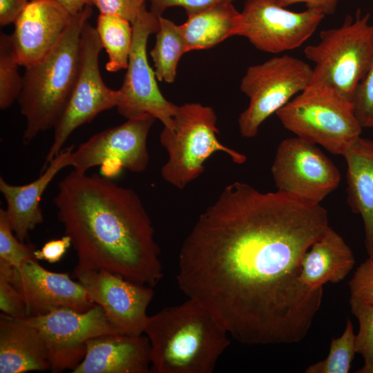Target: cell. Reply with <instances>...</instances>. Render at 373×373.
<instances>
[{"instance_id": "4fadbf2b", "label": "cell", "mask_w": 373, "mask_h": 373, "mask_svg": "<svg viewBox=\"0 0 373 373\" xmlns=\"http://www.w3.org/2000/svg\"><path fill=\"white\" fill-rule=\"evenodd\" d=\"M240 36L258 50L280 53L300 47L316 31L325 15L307 9L296 12L278 0H246Z\"/></svg>"}, {"instance_id": "9a60e30c", "label": "cell", "mask_w": 373, "mask_h": 373, "mask_svg": "<svg viewBox=\"0 0 373 373\" xmlns=\"http://www.w3.org/2000/svg\"><path fill=\"white\" fill-rule=\"evenodd\" d=\"M75 277L120 334H144L149 318L147 308L154 296L152 287L105 269L86 271Z\"/></svg>"}, {"instance_id": "83f0119b", "label": "cell", "mask_w": 373, "mask_h": 373, "mask_svg": "<svg viewBox=\"0 0 373 373\" xmlns=\"http://www.w3.org/2000/svg\"><path fill=\"white\" fill-rule=\"evenodd\" d=\"M36 248L32 244H25L15 234L7 218L6 211L0 209V259L14 268L19 269L26 262L36 260Z\"/></svg>"}, {"instance_id": "8d00e7d4", "label": "cell", "mask_w": 373, "mask_h": 373, "mask_svg": "<svg viewBox=\"0 0 373 373\" xmlns=\"http://www.w3.org/2000/svg\"><path fill=\"white\" fill-rule=\"evenodd\" d=\"M340 0H278L279 4L287 7L295 3H304L308 9L316 10L325 15L334 13Z\"/></svg>"}, {"instance_id": "8fae6325", "label": "cell", "mask_w": 373, "mask_h": 373, "mask_svg": "<svg viewBox=\"0 0 373 373\" xmlns=\"http://www.w3.org/2000/svg\"><path fill=\"white\" fill-rule=\"evenodd\" d=\"M23 319L39 332L52 372L73 371L85 357L89 339L120 334L97 304L84 312L59 307L44 315Z\"/></svg>"}, {"instance_id": "e575fe53", "label": "cell", "mask_w": 373, "mask_h": 373, "mask_svg": "<svg viewBox=\"0 0 373 373\" xmlns=\"http://www.w3.org/2000/svg\"><path fill=\"white\" fill-rule=\"evenodd\" d=\"M71 245V238L65 234L61 238L46 242L40 249H36L35 257L37 260H45L49 263L57 262Z\"/></svg>"}, {"instance_id": "2e32d148", "label": "cell", "mask_w": 373, "mask_h": 373, "mask_svg": "<svg viewBox=\"0 0 373 373\" xmlns=\"http://www.w3.org/2000/svg\"><path fill=\"white\" fill-rule=\"evenodd\" d=\"M9 280L23 296L28 316L44 315L59 307L84 312L95 305L79 281L73 280L67 273L45 269L37 260L19 269L12 267Z\"/></svg>"}, {"instance_id": "f546056e", "label": "cell", "mask_w": 373, "mask_h": 373, "mask_svg": "<svg viewBox=\"0 0 373 373\" xmlns=\"http://www.w3.org/2000/svg\"><path fill=\"white\" fill-rule=\"evenodd\" d=\"M12 267L0 259V309L10 317L25 318L28 316L26 300L9 280Z\"/></svg>"}, {"instance_id": "cb8c5ba5", "label": "cell", "mask_w": 373, "mask_h": 373, "mask_svg": "<svg viewBox=\"0 0 373 373\" xmlns=\"http://www.w3.org/2000/svg\"><path fill=\"white\" fill-rule=\"evenodd\" d=\"M186 52L180 25L160 16L155 44L150 52L157 79L166 83L173 82L179 61Z\"/></svg>"}, {"instance_id": "7c38bea8", "label": "cell", "mask_w": 373, "mask_h": 373, "mask_svg": "<svg viewBox=\"0 0 373 373\" xmlns=\"http://www.w3.org/2000/svg\"><path fill=\"white\" fill-rule=\"evenodd\" d=\"M271 171L277 191L314 204H320L341 181L334 162L316 144L298 137L279 144Z\"/></svg>"}, {"instance_id": "603a6c76", "label": "cell", "mask_w": 373, "mask_h": 373, "mask_svg": "<svg viewBox=\"0 0 373 373\" xmlns=\"http://www.w3.org/2000/svg\"><path fill=\"white\" fill-rule=\"evenodd\" d=\"M180 26L189 52L209 49L229 37L240 36L242 17L232 2H224L188 15Z\"/></svg>"}, {"instance_id": "9c48e42d", "label": "cell", "mask_w": 373, "mask_h": 373, "mask_svg": "<svg viewBox=\"0 0 373 373\" xmlns=\"http://www.w3.org/2000/svg\"><path fill=\"white\" fill-rule=\"evenodd\" d=\"M102 48L96 28L87 22L81 35L77 76L66 108L54 127L53 140L41 171L63 149L75 129L119 103V90L108 87L100 73Z\"/></svg>"}, {"instance_id": "4dcf8cb0", "label": "cell", "mask_w": 373, "mask_h": 373, "mask_svg": "<svg viewBox=\"0 0 373 373\" xmlns=\"http://www.w3.org/2000/svg\"><path fill=\"white\" fill-rule=\"evenodd\" d=\"M352 104L363 128H373V60L364 78L358 85Z\"/></svg>"}, {"instance_id": "52a82bcc", "label": "cell", "mask_w": 373, "mask_h": 373, "mask_svg": "<svg viewBox=\"0 0 373 373\" xmlns=\"http://www.w3.org/2000/svg\"><path fill=\"white\" fill-rule=\"evenodd\" d=\"M217 117L213 109L200 103L178 106L171 129L164 127L160 140L169 158L161 169L163 179L182 189L204 171V163L213 153L222 151L241 164L245 155L218 140Z\"/></svg>"}, {"instance_id": "836d02e7", "label": "cell", "mask_w": 373, "mask_h": 373, "mask_svg": "<svg viewBox=\"0 0 373 373\" xmlns=\"http://www.w3.org/2000/svg\"><path fill=\"white\" fill-rule=\"evenodd\" d=\"M151 4L150 10L157 16L169 8L179 6L184 9L187 16L202 11L216 4L233 2L235 0H146Z\"/></svg>"}, {"instance_id": "277c9868", "label": "cell", "mask_w": 373, "mask_h": 373, "mask_svg": "<svg viewBox=\"0 0 373 373\" xmlns=\"http://www.w3.org/2000/svg\"><path fill=\"white\" fill-rule=\"evenodd\" d=\"M91 5L72 16L57 44L41 59L25 68L17 102L26 126L23 142L54 128L72 93L79 64L82 29L92 15Z\"/></svg>"}, {"instance_id": "d6986e66", "label": "cell", "mask_w": 373, "mask_h": 373, "mask_svg": "<svg viewBox=\"0 0 373 373\" xmlns=\"http://www.w3.org/2000/svg\"><path fill=\"white\" fill-rule=\"evenodd\" d=\"M73 146L62 149L41 171L34 181L23 185H14L0 178V191L6 202L7 218L15 236L22 242L44 220L40 206L41 196L56 175L70 166Z\"/></svg>"}, {"instance_id": "d6a6232c", "label": "cell", "mask_w": 373, "mask_h": 373, "mask_svg": "<svg viewBox=\"0 0 373 373\" xmlns=\"http://www.w3.org/2000/svg\"><path fill=\"white\" fill-rule=\"evenodd\" d=\"M90 2L100 13L117 15L132 23L145 6L146 0H90Z\"/></svg>"}, {"instance_id": "f1b7e54d", "label": "cell", "mask_w": 373, "mask_h": 373, "mask_svg": "<svg viewBox=\"0 0 373 373\" xmlns=\"http://www.w3.org/2000/svg\"><path fill=\"white\" fill-rule=\"evenodd\" d=\"M352 313L358 321L356 335V350L364 359V365L373 364V305L351 296Z\"/></svg>"}, {"instance_id": "484cf974", "label": "cell", "mask_w": 373, "mask_h": 373, "mask_svg": "<svg viewBox=\"0 0 373 373\" xmlns=\"http://www.w3.org/2000/svg\"><path fill=\"white\" fill-rule=\"evenodd\" d=\"M356 350V334L350 318L343 334L332 339L327 356L309 365L306 373H347Z\"/></svg>"}, {"instance_id": "ffe728a7", "label": "cell", "mask_w": 373, "mask_h": 373, "mask_svg": "<svg viewBox=\"0 0 373 373\" xmlns=\"http://www.w3.org/2000/svg\"><path fill=\"white\" fill-rule=\"evenodd\" d=\"M50 370L39 332L23 318L0 315V373Z\"/></svg>"}, {"instance_id": "6da1fadb", "label": "cell", "mask_w": 373, "mask_h": 373, "mask_svg": "<svg viewBox=\"0 0 373 373\" xmlns=\"http://www.w3.org/2000/svg\"><path fill=\"white\" fill-rule=\"evenodd\" d=\"M329 227L320 204L234 182L184 240L178 287L241 343H299L323 299L303 282V260Z\"/></svg>"}, {"instance_id": "e0dca14e", "label": "cell", "mask_w": 373, "mask_h": 373, "mask_svg": "<svg viewBox=\"0 0 373 373\" xmlns=\"http://www.w3.org/2000/svg\"><path fill=\"white\" fill-rule=\"evenodd\" d=\"M72 16L57 0H30L10 35L19 65L26 68L41 59L59 41Z\"/></svg>"}, {"instance_id": "ba28073f", "label": "cell", "mask_w": 373, "mask_h": 373, "mask_svg": "<svg viewBox=\"0 0 373 373\" xmlns=\"http://www.w3.org/2000/svg\"><path fill=\"white\" fill-rule=\"evenodd\" d=\"M312 77L313 68L308 64L287 55L249 66L240 85L249 99L238 117L242 136L254 137L262 123L304 90Z\"/></svg>"}, {"instance_id": "5b68a950", "label": "cell", "mask_w": 373, "mask_h": 373, "mask_svg": "<svg viewBox=\"0 0 373 373\" xmlns=\"http://www.w3.org/2000/svg\"><path fill=\"white\" fill-rule=\"evenodd\" d=\"M283 126L303 140L343 155L362 132L352 102L334 88L312 82L276 113Z\"/></svg>"}, {"instance_id": "30bf717a", "label": "cell", "mask_w": 373, "mask_h": 373, "mask_svg": "<svg viewBox=\"0 0 373 373\" xmlns=\"http://www.w3.org/2000/svg\"><path fill=\"white\" fill-rule=\"evenodd\" d=\"M159 17L144 6L132 23L133 41L128 66L119 91L118 113L126 119L150 114L171 129L178 106L162 94L146 52L148 39L159 28Z\"/></svg>"}, {"instance_id": "d590c367", "label": "cell", "mask_w": 373, "mask_h": 373, "mask_svg": "<svg viewBox=\"0 0 373 373\" xmlns=\"http://www.w3.org/2000/svg\"><path fill=\"white\" fill-rule=\"evenodd\" d=\"M30 0H0V25L15 23Z\"/></svg>"}, {"instance_id": "7402d4cb", "label": "cell", "mask_w": 373, "mask_h": 373, "mask_svg": "<svg viewBox=\"0 0 373 373\" xmlns=\"http://www.w3.org/2000/svg\"><path fill=\"white\" fill-rule=\"evenodd\" d=\"M354 264L350 247L329 227L305 254L302 263V279L311 289H321L327 283L343 280Z\"/></svg>"}, {"instance_id": "4316f807", "label": "cell", "mask_w": 373, "mask_h": 373, "mask_svg": "<svg viewBox=\"0 0 373 373\" xmlns=\"http://www.w3.org/2000/svg\"><path fill=\"white\" fill-rule=\"evenodd\" d=\"M19 64L14 55L10 35L0 36V108H9L17 100L23 86V76L18 71Z\"/></svg>"}, {"instance_id": "1f68e13d", "label": "cell", "mask_w": 373, "mask_h": 373, "mask_svg": "<svg viewBox=\"0 0 373 373\" xmlns=\"http://www.w3.org/2000/svg\"><path fill=\"white\" fill-rule=\"evenodd\" d=\"M351 296L373 305V258L361 263L349 282Z\"/></svg>"}, {"instance_id": "44dd1931", "label": "cell", "mask_w": 373, "mask_h": 373, "mask_svg": "<svg viewBox=\"0 0 373 373\" xmlns=\"http://www.w3.org/2000/svg\"><path fill=\"white\" fill-rule=\"evenodd\" d=\"M343 156L347 164V202L363 219L366 250L373 258V140L360 136Z\"/></svg>"}, {"instance_id": "d4e9b609", "label": "cell", "mask_w": 373, "mask_h": 373, "mask_svg": "<svg viewBox=\"0 0 373 373\" xmlns=\"http://www.w3.org/2000/svg\"><path fill=\"white\" fill-rule=\"evenodd\" d=\"M95 28L108 55L106 69L112 73L126 69L133 41L132 23L117 15L100 13Z\"/></svg>"}, {"instance_id": "3957f363", "label": "cell", "mask_w": 373, "mask_h": 373, "mask_svg": "<svg viewBox=\"0 0 373 373\" xmlns=\"http://www.w3.org/2000/svg\"><path fill=\"white\" fill-rule=\"evenodd\" d=\"M151 373H211L230 345L229 334L211 313L189 298L149 316Z\"/></svg>"}, {"instance_id": "74e56055", "label": "cell", "mask_w": 373, "mask_h": 373, "mask_svg": "<svg viewBox=\"0 0 373 373\" xmlns=\"http://www.w3.org/2000/svg\"><path fill=\"white\" fill-rule=\"evenodd\" d=\"M71 15L80 12L88 5H92L90 0H57Z\"/></svg>"}, {"instance_id": "5bb4252c", "label": "cell", "mask_w": 373, "mask_h": 373, "mask_svg": "<svg viewBox=\"0 0 373 373\" xmlns=\"http://www.w3.org/2000/svg\"><path fill=\"white\" fill-rule=\"evenodd\" d=\"M155 120L153 115L144 114L96 133L73 150L70 166L77 172L86 173L108 162L117 171L121 168L144 171L149 161L147 137Z\"/></svg>"}, {"instance_id": "8992f818", "label": "cell", "mask_w": 373, "mask_h": 373, "mask_svg": "<svg viewBox=\"0 0 373 373\" xmlns=\"http://www.w3.org/2000/svg\"><path fill=\"white\" fill-rule=\"evenodd\" d=\"M370 17L358 8L354 17L347 15L340 27L322 30L320 41L305 47V57L315 65L312 82L326 84L352 102L373 60Z\"/></svg>"}, {"instance_id": "f35d334b", "label": "cell", "mask_w": 373, "mask_h": 373, "mask_svg": "<svg viewBox=\"0 0 373 373\" xmlns=\"http://www.w3.org/2000/svg\"><path fill=\"white\" fill-rule=\"evenodd\" d=\"M356 373H373V364L371 365H363L360 369L355 371Z\"/></svg>"}, {"instance_id": "ac0fdd59", "label": "cell", "mask_w": 373, "mask_h": 373, "mask_svg": "<svg viewBox=\"0 0 373 373\" xmlns=\"http://www.w3.org/2000/svg\"><path fill=\"white\" fill-rule=\"evenodd\" d=\"M150 343L144 334L100 335L86 342V355L73 373H149Z\"/></svg>"}, {"instance_id": "7a4b0ae2", "label": "cell", "mask_w": 373, "mask_h": 373, "mask_svg": "<svg viewBox=\"0 0 373 373\" xmlns=\"http://www.w3.org/2000/svg\"><path fill=\"white\" fill-rule=\"evenodd\" d=\"M57 215L77 251L73 276L105 269L153 287L163 276L145 207L132 189L73 170L58 185Z\"/></svg>"}]
</instances>
